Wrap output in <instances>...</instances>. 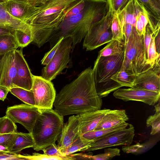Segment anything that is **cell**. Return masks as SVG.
<instances>
[{
  "label": "cell",
  "instance_id": "1",
  "mask_svg": "<svg viewBox=\"0 0 160 160\" xmlns=\"http://www.w3.org/2000/svg\"><path fill=\"white\" fill-rule=\"evenodd\" d=\"M102 104L96 91L92 69L89 67L61 89L53 105L55 110L64 116L99 110Z\"/></svg>",
  "mask_w": 160,
  "mask_h": 160
},
{
  "label": "cell",
  "instance_id": "2",
  "mask_svg": "<svg viewBox=\"0 0 160 160\" xmlns=\"http://www.w3.org/2000/svg\"><path fill=\"white\" fill-rule=\"evenodd\" d=\"M63 116L52 109L41 110L31 133L38 151L55 143L63 126Z\"/></svg>",
  "mask_w": 160,
  "mask_h": 160
},
{
  "label": "cell",
  "instance_id": "3",
  "mask_svg": "<svg viewBox=\"0 0 160 160\" xmlns=\"http://www.w3.org/2000/svg\"><path fill=\"white\" fill-rule=\"evenodd\" d=\"M124 54V48L118 55L102 57L95 61L92 70L96 91L101 98L121 87L111 78L121 69Z\"/></svg>",
  "mask_w": 160,
  "mask_h": 160
},
{
  "label": "cell",
  "instance_id": "4",
  "mask_svg": "<svg viewBox=\"0 0 160 160\" xmlns=\"http://www.w3.org/2000/svg\"><path fill=\"white\" fill-rule=\"evenodd\" d=\"M146 60L144 36L133 30L128 42L124 43V54L122 68L131 71L135 75L152 68Z\"/></svg>",
  "mask_w": 160,
  "mask_h": 160
},
{
  "label": "cell",
  "instance_id": "5",
  "mask_svg": "<svg viewBox=\"0 0 160 160\" xmlns=\"http://www.w3.org/2000/svg\"><path fill=\"white\" fill-rule=\"evenodd\" d=\"M113 15L109 11L101 20L91 27L87 32L83 43L87 51H92L112 40L111 23Z\"/></svg>",
  "mask_w": 160,
  "mask_h": 160
},
{
  "label": "cell",
  "instance_id": "6",
  "mask_svg": "<svg viewBox=\"0 0 160 160\" xmlns=\"http://www.w3.org/2000/svg\"><path fill=\"white\" fill-rule=\"evenodd\" d=\"M72 39L71 37L63 38L55 55L42 71V77L51 81L67 67L70 61Z\"/></svg>",
  "mask_w": 160,
  "mask_h": 160
},
{
  "label": "cell",
  "instance_id": "7",
  "mask_svg": "<svg viewBox=\"0 0 160 160\" xmlns=\"http://www.w3.org/2000/svg\"><path fill=\"white\" fill-rule=\"evenodd\" d=\"M31 90L34 95L35 106L40 110L52 109L56 93L51 81L42 76L33 75Z\"/></svg>",
  "mask_w": 160,
  "mask_h": 160
},
{
  "label": "cell",
  "instance_id": "8",
  "mask_svg": "<svg viewBox=\"0 0 160 160\" xmlns=\"http://www.w3.org/2000/svg\"><path fill=\"white\" fill-rule=\"evenodd\" d=\"M134 135V128L132 125L129 124L125 128L96 139L86 151H95L115 146H129L133 142Z\"/></svg>",
  "mask_w": 160,
  "mask_h": 160
},
{
  "label": "cell",
  "instance_id": "9",
  "mask_svg": "<svg viewBox=\"0 0 160 160\" xmlns=\"http://www.w3.org/2000/svg\"><path fill=\"white\" fill-rule=\"evenodd\" d=\"M40 112L36 106L25 103L8 107L6 114L15 123L20 124L31 133Z\"/></svg>",
  "mask_w": 160,
  "mask_h": 160
},
{
  "label": "cell",
  "instance_id": "10",
  "mask_svg": "<svg viewBox=\"0 0 160 160\" xmlns=\"http://www.w3.org/2000/svg\"><path fill=\"white\" fill-rule=\"evenodd\" d=\"M113 95L115 98L124 101H141L153 106L159 100L160 93L132 87L128 88H119L114 91Z\"/></svg>",
  "mask_w": 160,
  "mask_h": 160
},
{
  "label": "cell",
  "instance_id": "11",
  "mask_svg": "<svg viewBox=\"0 0 160 160\" xmlns=\"http://www.w3.org/2000/svg\"><path fill=\"white\" fill-rule=\"evenodd\" d=\"M160 58L153 67L135 76L132 87L160 93Z\"/></svg>",
  "mask_w": 160,
  "mask_h": 160
},
{
  "label": "cell",
  "instance_id": "12",
  "mask_svg": "<svg viewBox=\"0 0 160 160\" xmlns=\"http://www.w3.org/2000/svg\"><path fill=\"white\" fill-rule=\"evenodd\" d=\"M16 72L12 81V87L31 90L33 82V75L24 58L22 48L15 50Z\"/></svg>",
  "mask_w": 160,
  "mask_h": 160
},
{
  "label": "cell",
  "instance_id": "13",
  "mask_svg": "<svg viewBox=\"0 0 160 160\" xmlns=\"http://www.w3.org/2000/svg\"><path fill=\"white\" fill-rule=\"evenodd\" d=\"M15 50L0 56V86L9 89L13 88L12 81L16 72Z\"/></svg>",
  "mask_w": 160,
  "mask_h": 160
},
{
  "label": "cell",
  "instance_id": "14",
  "mask_svg": "<svg viewBox=\"0 0 160 160\" xmlns=\"http://www.w3.org/2000/svg\"><path fill=\"white\" fill-rule=\"evenodd\" d=\"M79 115L70 116L63 125L58 147L60 151L68 146L81 136L79 134Z\"/></svg>",
  "mask_w": 160,
  "mask_h": 160
},
{
  "label": "cell",
  "instance_id": "15",
  "mask_svg": "<svg viewBox=\"0 0 160 160\" xmlns=\"http://www.w3.org/2000/svg\"><path fill=\"white\" fill-rule=\"evenodd\" d=\"M1 2L11 16L27 23L34 15L35 9L32 2L15 1Z\"/></svg>",
  "mask_w": 160,
  "mask_h": 160
},
{
  "label": "cell",
  "instance_id": "16",
  "mask_svg": "<svg viewBox=\"0 0 160 160\" xmlns=\"http://www.w3.org/2000/svg\"><path fill=\"white\" fill-rule=\"evenodd\" d=\"M0 28L12 31L19 30L32 33L31 26L28 24L17 19L11 16L0 1Z\"/></svg>",
  "mask_w": 160,
  "mask_h": 160
},
{
  "label": "cell",
  "instance_id": "17",
  "mask_svg": "<svg viewBox=\"0 0 160 160\" xmlns=\"http://www.w3.org/2000/svg\"><path fill=\"white\" fill-rule=\"evenodd\" d=\"M109 110L104 108L79 115L80 135L94 130L104 115Z\"/></svg>",
  "mask_w": 160,
  "mask_h": 160
},
{
  "label": "cell",
  "instance_id": "18",
  "mask_svg": "<svg viewBox=\"0 0 160 160\" xmlns=\"http://www.w3.org/2000/svg\"><path fill=\"white\" fill-rule=\"evenodd\" d=\"M128 120L124 110H109L104 115L94 130L112 128Z\"/></svg>",
  "mask_w": 160,
  "mask_h": 160
},
{
  "label": "cell",
  "instance_id": "19",
  "mask_svg": "<svg viewBox=\"0 0 160 160\" xmlns=\"http://www.w3.org/2000/svg\"><path fill=\"white\" fill-rule=\"evenodd\" d=\"M33 140L31 133L18 132L14 133L12 144L9 152L18 154L23 149L33 148Z\"/></svg>",
  "mask_w": 160,
  "mask_h": 160
},
{
  "label": "cell",
  "instance_id": "20",
  "mask_svg": "<svg viewBox=\"0 0 160 160\" xmlns=\"http://www.w3.org/2000/svg\"><path fill=\"white\" fill-rule=\"evenodd\" d=\"M129 124L125 122L112 128L101 130H93L85 132L82 134L81 136L84 139L87 140L94 141L99 138L113 132L125 128L128 126Z\"/></svg>",
  "mask_w": 160,
  "mask_h": 160
},
{
  "label": "cell",
  "instance_id": "21",
  "mask_svg": "<svg viewBox=\"0 0 160 160\" xmlns=\"http://www.w3.org/2000/svg\"><path fill=\"white\" fill-rule=\"evenodd\" d=\"M135 75L131 71L122 68L111 78V79L121 87L133 86Z\"/></svg>",
  "mask_w": 160,
  "mask_h": 160
},
{
  "label": "cell",
  "instance_id": "22",
  "mask_svg": "<svg viewBox=\"0 0 160 160\" xmlns=\"http://www.w3.org/2000/svg\"><path fill=\"white\" fill-rule=\"evenodd\" d=\"M93 141L84 139L80 136L66 148L59 152L63 156H65L77 152L86 151Z\"/></svg>",
  "mask_w": 160,
  "mask_h": 160
},
{
  "label": "cell",
  "instance_id": "23",
  "mask_svg": "<svg viewBox=\"0 0 160 160\" xmlns=\"http://www.w3.org/2000/svg\"><path fill=\"white\" fill-rule=\"evenodd\" d=\"M98 52L96 60L101 57L116 55L120 54L124 48V42L121 43L115 40H112Z\"/></svg>",
  "mask_w": 160,
  "mask_h": 160
},
{
  "label": "cell",
  "instance_id": "24",
  "mask_svg": "<svg viewBox=\"0 0 160 160\" xmlns=\"http://www.w3.org/2000/svg\"><path fill=\"white\" fill-rule=\"evenodd\" d=\"M19 47L13 33L0 36V56Z\"/></svg>",
  "mask_w": 160,
  "mask_h": 160
},
{
  "label": "cell",
  "instance_id": "25",
  "mask_svg": "<svg viewBox=\"0 0 160 160\" xmlns=\"http://www.w3.org/2000/svg\"><path fill=\"white\" fill-rule=\"evenodd\" d=\"M9 92L25 103L35 106L34 96L32 90H28L19 87H14L10 88Z\"/></svg>",
  "mask_w": 160,
  "mask_h": 160
},
{
  "label": "cell",
  "instance_id": "26",
  "mask_svg": "<svg viewBox=\"0 0 160 160\" xmlns=\"http://www.w3.org/2000/svg\"><path fill=\"white\" fill-rule=\"evenodd\" d=\"M160 100L158 103L155 106V113L149 116L146 120V125L151 127L150 134L153 135L159 133L160 131Z\"/></svg>",
  "mask_w": 160,
  "mask_h": 160
},
{
  "label": "cell",
  "instance_id": "27",
  "mask_svg": "<svg viewBox=\"0 0 160 160\" xmlns=\"http://www.w3.org/2000/svg\"><path fill=\"white\" fill-rule=\"evenodd\" d=\"M15 123L6 115L0 118V134H14L17 132V126Z\"/></svg>",
  "mask_w": 160,
  "mask_h": 160
},
{
  "label": "cell",
  "instance_id": "28",
  "mask_svg": "<svg viewBox=\"0 0 160 160\" xmlns=\"http://www.w3.org/2000/svg\"><path fill=\"white\" fill-rule=\"evenodd\" d=\"M13 33L19 47H25L33 41L32 33H28L19 30H14Z\"/></svg>",
  "mask_w": 160,
  "mask_h": 160
},
{
  "label": "cell",
  "instance_id": "29",
  "mask_svg": "<svg viewBox=\"0 0 160 160\" xmlns=\"http://www.w3.org/2000/svg\"><path fill=\"white\" fill-rule=\"evenodd\" d=\"M111 29L112 40H116L121 43L124 42L123 34L119 23L116 13L113 15L111 23Z\"/></svg>",
  "mask_w": 160,
  "mask_h": 160
},
{
  "label": "cell",
  "instance_id": "30",
  "mask_svg": "<svg viewBox=\"0 0 160 160\" xmlns=\"http://www.w3.org/2000/svg\"><path fill=\"white\" fill-rule=\"evenodd\" d=\"M120 150L119 149L112 148L108 147L104 150L103 153L99 154L97 155H91L90 160H106L111 159L116 156L120 155Z\"/></svg>",
  "mask_w": 160,
  "mask_h": 160
},
{
  "label": "cell",
  "instance_id": "31",
  "mask_svg": "<svg viewBox=\"0 0 160 160\" xmlns=\"http://www.w3.org/2000/svg\"><path fill=\"white\" fill-rule=\"evenodd\" d=\"M156 34L152 36L148 51L147 62L152 67L154 66L156 60L160 58V54L157 52L155 45L154 40Z\"/></svg>",
  "mask_w": 160,
  "mask_h": 160
},
{
  "label": "cell",
  "instance_id": "32",
  "mask_svg": "<svg viewBox=\"0 0 160 160\" xmlns=\"http://www.w3.org/2000/svg\"><path fill=\"white\" fill-rule=\"evenodd\" d=\"M108 10L113 15L123 9L131 0H106Z\"/></svg>",
  "mask_w": 160,
  "mask_h": 160
},
{
  "label": "cell",
  "instance_id": "33",
  "mask_svg": "<svg viewBox=\"0 0 160 160\" xmlns=\"http://www.w3.org/2000/svg\"><path fill=\"white\" fill-rule=\"evenodd\" d=\"M153 14L160 18V0H138Z\"/></svg>",
  "mask_w": 160,
  "mask_h": 160
},
{
  "label": "cell",
  "instance_id": "34",
  "mask_svg": "<svg viewBox=\"0 0 160 160\" xmlns=\"http://www.w3.org/2000/svg\"><path fill=\"white\" fill-rule=\"evenodd\" d=\"M0 160H29V155H22L10 152L0 151Z\"/></svg>",
  "mask_w": 160,
  "mask_h": 160
},
{
  "label": "cell",
  "instance_id": "35",
  "mask_svg": "<svg viewBox=\"0 0 160 160\" xmlns=\"http://www.w3.org/2000/svg\"><path fill=\"white\" fill-rule=\"evenodd\" d=\"M63 38V37L61 38L54 46L45 53L41 61L42 64L44 65H47L52 59L59 47Z\"/></svg>",
  "mask_w": 160,
  "mask_h": 160
},
{
  "label": "cell",
  "instance_id": "36",
  "mask_svg": "<svg viewBox=\"0 0 160 160\" xmlns=\"http://www.w3.org/2000/svg\"><path fill=\"white\" fill-rule=\"evenodd\" d=\"M42 150L43 151L44 154L49 156L65 157L63 156L61 153L58 149V146L55 143L46 147Z\"/></svg>",
  "mask_w": 160,
  "mask_h": 160
},
{
  "label": "cell",
  "instance_id": "37",
  "mask_svg": "<svg viewBox=\"0 0 160 160\" xmlns=\"http://www.w3.org/2000/svg\"><path fill=\"white\" fill-rule=\"evenodd\" d=\"M14 135V134H0V145L7 147L9 152Z\"/></svg>",
  "mask_w": 160,
  "mask_h": 160
},
{
  "label": "cell",
  "instance_id": "38",
  "mask_svg": "<svg viewBox=\"0 0 160 160\" xmlns=\"http://www.w3.org/2000/svg\"><path fill=\"white\" fill-rule=\"evenodd\" d=\"M84 5L85 3L84 1L79 3L67 13L66 16V17L67 18L80 13L84 8Z\"/></svg>",
  "mask_w": 160,
  "mask_h": 160
},
{
  "label": "cell",
  "instance_id": "39",
  "mask_svg": "<svg viewBox=\"0 0 160 160\" xmlns=\"http://www.w3.org/2000/svg\"><path fill=\"white\" fill-rule=\"evenodd\" d=\"M63 8V6H56L48 8L44 11L42 16H46L51 15L62 9Z\"/></svg>",
  "mask_w": 160,
  "mask_h": 160
},
{
  "label": "cell",
  "instance_id": "40",
  "mask_svg": "<svg viewBox=\"0 0 160 160\" xmlns=\"http://www.w3.org/2000/svg\"><path fill=\"white\" fill-rule=\"evenodd\" d=\"M10 89L6 87L0 86V100L3 101L6 98Z\"/></svg>",
  "mask_w": 160,
  "mask_h": 160
},
{
  "label": "cell",
  "instance_id": "41",
  "mask_svg": "<svg viewBox=\"0 0 160 160\" xmlns=\"http://www.w3.org/2000/svg\"><path fill=\"white\" fill-rule=\"evenodd\" d=\"M154 43L157 52L160 54V32L159 30L155 34Z\"/></svg>",
  "mask_w": 160,
  "mask_h": 160
},
{
  "label": "cell",
  "instance_id": "42",
  "mask_svg": "<svg viewBox=\"0 0 160 160\" xmlns=\"http://www.w3.org/2000/svg\"><path fill=\"white\" fill-rule=\"evenodd\" d=\"M13 31L9 29L5 28H0V36L4 34H10L13 33Z\"/></svg>",
  "mask_w": 160,
  "mask_h": 160
},
{
  "label": "cell",
  "instance_id": "43",
  "mask_svg": "<svg viewBox=\"0 0 160 160\" xmlns=\"http://www.w3.org/2000/svg\"><path fill=\"white\" fill-rule=\"evenodd\" d=\"M21 1L24 2H33V0H0V1L1 2H4L6 1Z\"/></svg>",
  "mask_w": 160,
  "mask_h": 160
}]
</instances>
